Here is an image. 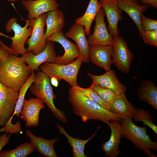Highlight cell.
I'll return each instance as SVG.
<instances>
[{
  "instance_id": "cell-1",
  "label": "cell",
  "mask_w": 157,
  "mask_h": 157,
  "mask_svg": "<svg viewBox=\"0 0 157 157\" xmlns=\"http://www.w3.org/2000/svg\"><path fill=\"white\" fill-rule=\"evenodd\" d=\"M68 93V99L73 112L81 117L83 122L94 120L103 122L108 125L112 121L120 123L122 121L119 115L106 110L74 88L71 87Z\"/></svg>"
},
{
  "instance_id": "cell-2",
  "label": "cell",
  "mask_w": 157,
  "mask_h": 157,
  "mask_svg": "<svg viewBox=\"0 0 157 157\" xmlns=\"http://www.w3.org/2000/svg\"><path fill=\"white\" fill-rule=\"evenodd\" d=\"M17 56L11 53L6 59L0 60V82L18 92L31 72L23 56Z\"/></svg>"
},
{
  "instance_id": "cell-3",
  "label": "cell",
  "mask_w": 157,
  "mask_h": 157,
  "mask_svg": "<svg viewBox=\"0 0 157 157\" xmlns=\"http://www.w3.org/2000/svg\"><path fill=\"white\" fill-rule=\"evenodd\" d=\"M132 118H126L122 120L121 124L122 138L130 141L134 146L149 157H156V156L150 151L151 149L157 150L156 142H154L147 133V128L139 127L135 124Z\"/></svg>"
},
{
  "instance_id": "cell-4",
  "label": "cell",
  "mask_w": 157,
  "mask_h": 157,
  "mask_svg": "<svg viewBox=\"0 0 157 157\" xmlns=\"http://www.w3.org/2000/svg\"><path fill=\"white\" fill-rule=\"evenodd\" d=\"M31 92L37 98L41 99L51 110L54 116L58 120L67 124L68 120L64 112L55 106L54 100L56 97L49 77L42 71H38L35 74L34 82L29 88Z\"/></svg>"
},
{
  "instance_id": "cell-5",
  "label": "cell",
  "mask_w": 157,
  "mask_h": 157,
  "mask_svg": "<svg viewBox=\"0 0 157 157\" xmlns=\"http://www.w3.org/2000/svg\"><path fill=\"white\" fill-rule=\"evenodd\" d=\"M82 63V59L80 57L67 65L46 62L40 66L39 69L50 79L54 78L58 81L64 80L72 87L78 85L77 77Z\"/></svg>"
},
{
  "instance_id": "cell-6",
  "label": "cell",
  "mask_w": 157,
  "mask_h": 157,
  "mask_svg": "<svg viewBox=\"0 0 157 157\" xmlns=\"http://www.w3.org/2000/svg\"><path fill=\"white\" fill-rule=\"evenodd\" d=\"M17 21L15 17L9 19L6 25L5 29L7 32L13 31L14 33L13 37H8L12 40L10 47L11 53L17 56L19 54L22 56L27 52L25 44L27 38L31 35L32 28L30 19L26 21L24 27L21 26L17 23Z\"/></svg>"
},
{
  "instance_id": "cell-7",
  "label": "cell",
  "mask_w": 157,
  "mask_h": 157,
  "mask_svg": "<svg viewBox=\"0 0 157 157\" xmlns=\"http://www.w3.org/2000/svg\"><path fill=\"white\" fill-rule=\"evenodd\" d=\"M47 17L46 13L36 19H30L32 29L30 38H28L26 42L28 45L26 52L32 51L34 54L36 55L45 48L47 41L45 36L44 27Z\"/></svg>"
},
{
  "instance_id": "cell-8",
  "label": "cell",
  "mask_w": 157,
  "mask_h": 157,
  "mask_svg": "<svg viewBox=\"0 0 157 157\" xmlns=\"http://www.w3.org/2000/svg\"><path fill=\"white\" fill-rule=\"evenodd\" d=\"M113 49L111 59L112 64L124 74L130 71L133 59V54L129 48L127 44L122 37H113Z\"/></svg>"
},
{
  "instance_id": "cell-9",
  "label": "cell",
  "mask_w": 157,
  "mask_h": 157,
  "mask_svg": "<svg viewBox=\"0 0 157 157\" xmlns=\"http://www.w3.org/2000/svg\"><path fill=\"white\" fill-rule=\"evenodd\" d=\"M47 40L59 43L64 49V54L62 56H56L54 63L67 65L73 62L80 57L79 51L77 45L67 39L62 30L55 32L47 38Z\"/></svg>"
},
{
  "instance_id": "cell-10",
  "label": "cell",
  "mask_w": 157,
  "mask_h": 157,
  "mask_svg": "<svg viewBox=\"0 0 157 157\" xmlns=\"http://www.w3.org/2000/svg\"><path fill=\"white\" fill-rule=\"evenodd\" d=\"M105 14L102 8L95 18L93 33L87 38L90 46L96 45H113V37L108 32L104 20Z\"/></svg>"
},
{
  "instance_id": "cell-11",
  "label": "cell",
  "mask_w": 157,
  "mask_h": 157,
  "mask_svg": "<svg viewBox=\"0 0 157 157\" xmlns=\"http://www.w3.org/2000/svg\"><path fill=\"white\" fill-rule=\"evenodd\" d=\"M19 92L0 82V126H3L13 113Z\"/></svg>"
},
{
  "instance_id": "cell-12",
  "label": "cell",
  "mask_w": 157,
  "mask_h": 157,
  "mask_svg": "<svg viewBox=\"0 0 157 157\" xmlns=\"http://www.w3.org/2000/svg\"><path fill=\"white\" fill-rule=\"evenodd\" d=\"M23 56L25 62L30 68L31 73L39 69L40 66L47 62L53 63L56 57L53 42L47 41L44 49L35 55L32 51L26 52Z\"/></svg>"
},
{
  "instance_id": "cell-13",
  "label": "cell",
  "mask_w": 157,
  "mask_h": 157,
  "mask_svg": "<svg viewBox=\"0 0 157 157\" xmlns=\"http://www.w3.org/2000/svg\"><path fill=\"white\" fill-rule=\"evenodd\" d=\"M117 2L116 0H99V1L107 18L109 32L113 37L119 35L118 24L120 20L123 19L121 14L123 11L119 7Z\"/></svg>"
},
{
  "instance_id": "cell-14",
  "label": "cell",
  "mask_w": 157,
  "mask_h": 157,
  "mask_svg": "<svg viewBox=\"0 0 157 157\" xmlns=\"http://www.w3.org/2000/svg\"><path fill=\"white\" fill-rule=\"evenodd\" d=\"M64 35L66 38H70L76 42L79 50V57L82 58L83 63H89L90 46L86 37L84 26L75 23Z\"/></svg>"
},
{
  "instance_id": "cell-15",
  "label": "cell",
  "mask_w": 157,
  "mask_h": 157,
  "mask_svg": "<svg viewBox=\"0 0 157 157\" xmlns=\"http://www.w3.org/2000/svg\"><path fill=\"white\" fill-rule=\"evenodd\" d=\"M44 103L38 98L24 99L19 117L26 122V126H37L39 125V114L44 108Z\"/></svg>"
},
{
  "instance_id": "cell-16",
  "label": "cell",
  "mask_w": 157,
  "mask_h": 157,
  "mask_svg": "<svg viewBox=\"0 0 157 157\" xmlns=\"http://www.w3.org/2000/svg\"><path fill=\"white\" fill-rule=\"evenodd\" d=\"M87 75L92 79L93 82L111 90L118 96L125 94L127 87L119 81L114 70L110 69L100 75L88 73Z\"/></svg>"
},
{
  "instance_id": "cell-17",
  "label": "cell",
  "mask_w": 157,
  "mask_h": 157,
  "mask_svg": "<svg viewBox=\"0 0 157 157\" xmlns=\"http://www.w3.org/2000/svg\"><path fill=\"white\" fill-rule=\"evenodd\" d=\"M113 45H96L90 47V60L97 66L106 71L111 69Z\"/></svg>"
},
{
  "instance_id": "cell-18",
  "label": "cell",
  "mask_w": 157,
  "mask_h": 157,
  "mask_svg": "<svg viewBox=\"0 0 157 157\" xmlns=\"http://www.w3.org/2000/svg\"><path fill=\"white\" fill-rule=\"evenodd\" d=\"M22 4L28 11L29 19H36L44 13L58 8L60 6L57 0H24Z\"/></svg>"
},
{
  "instance_id": "cell-19",
  "label": "cell",
  "mask_w": 157,
  "mask_h": 157,
  "mask_svg": "<svg viewBox=\"0 0 157 157\" xmlns=\"http://www.w3.org/2000/svg\"><path fill=\"white\" fill-rule=\"evenodd\" d=\"M108 125L111 130L110 136L108 141L102 144L101 149L106 156L116 157L121 153L119 147L122 138L121 124L118 121H112Z\"/></svg>"
},
{
  "instance_id": "cell-20",
  "label": "cell",
  "mask_w": 157,
  "mask_h": 157,
  "mask_svg": "<svg viewBox=\"0 0 157 157\" xmlns=\"http://www.w3.org/2000/svg\"><path fill=\"white\" fill-rule=\"evenodd\" d=\"M120 8L126 12L132 19L138 27L140 36L143 32L141 24V17L149 6L145 4H140L138 0H123L118 1Z\"/></svg>"
},
{
  "instance_id": "cell-21",
  "label": "cell",
  "mask_w": 157,
  "mask_h": 157,
  "mask_svg": "<svg viewBox=\"0 0 157 157\" xmlns=\"http://www.w3.org/2000/svg\"><path fill=\"white\" fill-rule=\"evenodd\" d=\"M25 133L35 149L42 156L46 157H58L55 151L54 145L55 142L59 140V138L47 140L35 136L29 130H26Z\"/></svg>"
},
{
  "instance_id": "cell-22",
  "label": "cell",
  "mask_w": 157,
  "mask_h": 157,
  "mask_svg": "<svg viewBox=\"0 0 157 157\" xmlns=\"http://www.w3.org/2000/svg\"><path fill=\"white\" fill-rule=\"evenodd\" d=\"M140 100L157 110V88L151 80L142 81L137 92Z\"/></svg>"
},
{
  "instance_id": "cell-23",
  "label": "cell",
  "mask_w": 157,
  "mask_h": 157,
  "mask_svg": "<svg viewBox=\"0 0 157 157\" xmlns=\"http://www.w3.org/2000/svg\"><path fill=\"white\" fill-rule=\"evenodd\" d=\"M110 106V111L119 115L122 120L128 117L132 118L136 110L125 94L118 96Z\"/></svg>"
},
{
  "instance_id": "cell-24",
  "label": "cell",
  "mask_w": 157,
  "mask_h": 157,
  "mask_svg": "<svg viewBox=\"0 0 157 157\" xmlns=\"http://www.w3.org/2000/svg\"><path fill=\"white\" fill-rule=\"evenodd\" d=\"M47 13V28L45 34L47 39L55 32L62 30L65 26V22L63 11L58 8Z\"/></svg>"
},
{
  "instance_id": "cell-25",
  "label": "cell",
  "mask_w": 157,
  "mask_h": 157,
  "mask_svg": "<svg viewBox=\"0 0 157 157\" xmlns=\"http://www.w3.org/2000/svg\"><path fill=\"white\" fill-rule=\"evenodd\" d=\"M101 8V6L98 0H90L84 14L82 16L76 19L75 23L84 26L86 35H90L92 23L97 12Z\"/></svg>"
},
{
  "instance_id": "cell-26",
  "label": "cell",
  "mask_w": 157,
  "mask_h": 157,
  "mask_svg": "<svg viewBox=\"0 0 157 157\" xmlns=\"http://www.w3.org/2000/svg\"><path fill=\"white\" fill-rule=\"evenodd\" d=\"M56 126L59 130V133L63 135L67 138V142L70 144L72 147L74 157H87L84 152L85 146L95 135L97 130L100 128V126H99L94 133L88 139L82 140L76 138H73L66 131L64 128L58 123Z\"/></svg>"
},
{
  "instance_id": "cell-27",
  "label": "cell",
  "mask_w": 157,
  "mask_h": 157,
  "mask_svg": "<svg viewBox=\"0 0 157 157\" xmlns=\"http://www.w3.org/2000/svg\"><path fill=\"white\" fill-rule=\"evenodd\" d=\"M35 78V74L34 72H32L21 87L19 91L18 96L16 103L14 112L8 121H11V120L15 115H16L17 117L20 116L25 94L31 85L34 82Z\"/></svg>"
},
{
  "instance_id": "cell-28",
  "label": "cell",
  "mask_w": 157,
  "mask_h": 157,
  "mask_svg": "<svg viewBox=\"0 0 157 157\" xmlns=\"http://www.w3.org/2000/svg\"><path fill=\"white\" fill-rule=\"evenodd\" d=\"M32 144L26 142L14 149L1 152L0 157H26L35 150Z\"/></svg>"
},
{
  "instance_id": "cell-29",
  "label": "cell",
  "mask_w": 157,
  "mask_h": 157,
  "mask_svg": "<svg viewBox=\"0 0 157 157\" xmlns=\"http://www.w3.org/2000/svg\"><path fill=\"white\" fill-rule=\"evenodd\" d=\"M133 118L135 122H142L144 125L150 127L157 135V126L154 124L149 111L143 109H136Z\"/></svg>"
},
{
  "instance_id": "cell-30",
  "label": "cell",
  "mask_w": 157,
  "mask_h": 157,
  "mask_svg": "<svg viewBox=\"0 0 157 157\" xmlns=\"http://www.w3.org/2000/svg\"><path fill=\"white\" fill-rule=\"evenodd\" d=\"M89 87L96 92L104 102L109 105L118 96L111 90L102 87L94 82H92Z\"/></svg>"
},
{
  "instance_id": "cell-31",
  "label": "cell",
  "mask_w": 157,
  "mask_h": 157,
  "mask_svg": "<svg viewBox=\"0 0 157 157\" xmlns=\"http://www.w3.org/2000/svg\"><path fill=\"white\" fill-rule=\"evenodd\" d=\"M72 87L76 89L85 96L99 104L106 110L110 111V106L104 102L96 92L91 89L89 87L85 88L78 85Z\"/></svg>"
},
{
  "instance_id": "cell-32",
  "label": "cell",
  "mask_w": 157,
  "mask_h": 157,
  "mask_svg": "<svg viewBox=\"0 0 157 157\" xmlns=\"http://www.w3.org/2000/svg\"><path fill=\"white\" fill-rule=\"evenodd\" d=\"M140 36L144 42L148 45L157 47V29L153 31H144Z\"/></svg>"
},
{
  "instance_id": "cell-33",
  "label": "cell",
  "mask_w": 157,
  "mask_h": 157,
  "mask_svg": "<svg viewBox=\"0 0 157 157\" xmlns=\"http://www.w3.org/2000/svg\"><path fill=\"white\" fill-rule=\"evenodd\" d=\"M141 24L144 31L157 29V20L147 18L142 14L141 17Z\"/></svg>"
},
{
  "instance_id": "cell-34",
  "label": "cell",
  "mask_w": 157,
  "mask_h": 157,
  "mask_svg": "<svg viewBox=\"0 0 157 157\" xmlns=\"http://www.w3.org/2000/svg\"><path fill=\"white\" fill-rule=\"evenodd\" d=\"M20 124L19 121L14 124H13L11 121H8L0 129V132H6L7 133H10V134L18 133L21 131Z\"/></svg>"
},
{
  "instance_id": "cell-35",
  "label": "cell",
  "mask_w": 157,
  "mask_h": 157,
  "mask_svg": "<svg viewBox=\"0 0 157 157\" xmlns=\"http://www.w3.org/2000/svg\"><path fill=\"white\" fill-rule=\"evenodd\" d=\"M11 53V49H8L2 46H0V60L6 59Z\"/></svg>"
},
{
  "instance_id": "cell-36",
  "label": "cell",
  "mask_w": 157,
  "mask_h": 157,
  "mask_svg": "<svg viewBox=\"0 0 157 157\" xmlns=\"http://www.w3.org/2000/svg\"><path fill=\"white\" fill-rule=\"evenodd\" d=\"M10 134L7 135L6 134H3L0 136V153L3 148L9 142Z\"/></svg>"
},
{
  "instance_id": "cell-37",
  "label": "cell",
  "mask_w": 157,
  "mask_h": 157,
  "mask_svg": "<svg viewBox=\"0 0 157 157\" xmlns=\"http://www.w3.org/2000/svg\"><path fill=\"white\" fill-rule=\"evenodd\" d=\"M143 4H145L149 6H151L154 8H157V0H139Z\"/></svg>"
},
{
  "instance_id": "cell-38",
  "label": "cell",
  "mask_w": 157,
  "mask_h": 157,
  "mask_svg": "<svg viewBox=\"0 0 157 157\" xmlns=\"http://www.w3.org/2000/svg\"><path fill=\"white\" fill-rule=\"evenodd\" d=\"M0 45L3 46L7 48H8V49H10V48L8 47V46H6V45H5L3 43L1 42V41L0 40Z\"/></svg>"
},
{
  "instance_id": "cell-39",
  "label": "cell",
  "mask_w": 157,
  "mask_h": 157,
  "mask_svg": "<svg viewBox=\"0 0 157 157\" xmlns=\"http://www.w3.org/2000/svg\"><path fill=\"white\" fill-rule=\"evenodd\" d=\"M20 0H7L8 2H14L16 1H19Z\"/></svg>"
},
{
  "instance_id": "cell-40",
  "label": "cell",
  "mask_w": 157,
  "mask_h": 157,
  "mask_svg": "<svg viewBox=\"0 0 157 157\" xmlns=\"http://www.w3.org/2000/svg\"><path fill=\"white\" fill-rule=\"evenodd\" d=\"M117 1H122V0H116Z\"/></svg>"
},
{
  "instance_id": "cell-41",
  "label": "cell",
  "mask_w": 157,
  "mask_h": 157,
  "mask_svg": "<svg viewBox=\"0 0 157 157\" xmlns=\"http://www.w3.org/2000/svg\"></svg>"
},
{
  "instance_id": "cell-42",
  "label": "cell",
  "mask_w": 157,
  "mask_h": 157,
  "mask_svg": "<svg viewBox=\"0 0 157 157\" xmlns=\"http://www.w3.org/2000/svg\"></svg>"
}]
</instances>
